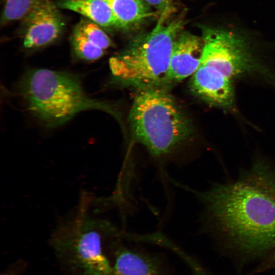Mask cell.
Here are the masks:
<instances>
[{
	"label": "cell",
	"instance_id": "obj_15",
	"mask_svg": "<svg viewBox=\"0 0 275 275\" xmlns=\"http://www.w3.org/2000/svg\"><path fill=\"white\" fill-rule=\"evenodd\" d=\"M77 25L87 38L96 46L105 50L112 45V41L99 25L88 19H82Z\"/></svg>",
	"mask_w": 275,
	"mask_h": 275
},
{
	"label": "cell",
	"instance_id": "obj_11",
	"mask_svg": "<svg viewBox=\"0 0 275 275\" xmlns=\"http://www.w3.org/2000/svg\"><path fill=\"white\" fill-rule=\"evenodd\" d=\"M57 5L77 12L99 26L117 28L115 16L106 0H60Z\"/></svg>",
	"mask_w": 275,
	"mask_h": 275
},
{
	"label": "cell",
	"instance_id": "obj_8",
	"mask_svg": "<svg viewBox=\"0 0 275 275\" xmlns=\"http://www.w3.org/2000/svg\"><path fill=\"white\" fill-rule=\"evenodd\" d=\"M204 42L202 37L180 30L174 40L170 60L169 84L191 76L199 68Z\"/></svg>",
	"mask_w": 275,
	"mask_h": 275
},
{
	"label": "cell",
	"instance_id": "obj_4",
	"mask_svg": "<svg viewBox=\"0 0 275 275\" xmlns=\"http://www.w3.org/2000/svg\"><path fill=\"white\" fill-rule=\"evenodd\" d=\"M20 90L29 111L49 127L62 125L84 111L112 113L106 103L86 94L78 77L66 72L31 69L22 78Z\"/></svg>",
	"mask_w": 275,
	"mask_h": 275
},
{
	"label": "cell",
	"instance_id": "obj_16",
	"mask_svg": "<svg viewBox=\"0 0 275 275\" xmlns=\"http://www.w3.org/2000/svg\"><path fill=\"white\" fill-rule=\"evenodd\" d=\"M150 6L158 11L164 12L168 11L171 0H144Z\"/></svg>",
	"mask_w": 275,
	"mask_h": 275
},
{
	"label": "cell",
	"instance_id": "obj_3",
	"mask_svg": "<svg viewBox=\"0 0 275 275\" xmlns=\"http://www.w3.org/2000/svg\"><path fill=\"white\" fill-rule=\"evenodd\" d=\"M128 119L133 139L155 157L171 153L192 132L188 119L166 87L138 89Z\"/></svg>",
	"mask_w": 275,
	"mask_h": 275
},
{
	"label": "cell",
	"instance_id": "obj_1",
	"mask_svg": "<svg viewBox=\"0 0 275 275\" xmlns=\"http://www.w3.org/2000/svg\"><path fill=\"white\" fill-rule=\"evenodd\" d=\"M207 222L236 248L249 253L275 243V168L256 160L236 180L198 194Z\"/></svg>",
	"mask_w": 275,
	"mask_h": 275
},
{
	"label": "cell",
	"instance_id": "obj_7",
	"mask_svg": "<svg viewBox=\"0 0 275 275\" xmlns=\"http://www.w3.org/2000/svg\"><path fill=\"white\" fill-rule=\"evenodd\" d=\"M58 8L50 0H46L22 19L23 46L25 48L43 47L59 37L65 21Z\"/></svg>",
	"mask_w": 275,
	"mask_h": 275
},
{
	"label": "cell",
	"instance_id": "obj_2",
	"mask_svg": "<svg viewBox=\"0 0 275 275\" xmlns=\"http://www.w3.org/2000/svg\"><path fill=\"white\" fill-rule=\"evenodd\" d=\"M91 198L82 196L75 211L53 233L50 244L72 275H113L103 251V239L115 232L107 221L90 211Z\"/></svg>",
	"mask_w": 275,
	"mask_h": 275
},
{
	"label": "cell",
	"instance_id": "obj_5",
	"mask_svg": "<svg viewBox=\"0 0 275 275\" xmlns=\"http://www.w3.org/2000/svg\"><path fill=\"white\" fill-rule=\"evenodd\" d=\"M150 32L135 36L122 51L110 58L109 66L116 82L138 89L166 87L173 44L184 21L166 22L165 12Z\"/></svg>",
	"mask_w": 275,
	"mask_h": 275
},
{
	"label": "cell",
	"instance_id": "obj_6",
	"mask_svg": "<svg viewBox=\"0 0 275 275\" xmlns=\"http://www.w3.org/2000/svg\"><path fill=\"white\" fill-rule=\"evenodd\" d=\"M199 27L204 42L200 65L210 67L231 80L241 73L249 57L243 38L227 29Z\"/></svg>",
	"mask_w": 275,
	"mask_h": 275
},
{
	"label": "cell",
	"instance_id": "obj_18",
	"mask_svg": "<svg viewBox=\"0 0 275 275\" xmlns=\"http://www.w3.org/2000/svg\"><path fill=\"white\" fill-rule=\"evenodd\" d=\"M1 275H12V274L8 272H5L4 273H2Z\"/></svg>",
	"mask_w": 275,
	"mask_h": 275
},
{
	"label": "cell",
	"instance_id": "obj_13",
	"mask_svg": "<svg viewBox=\"0 0 275 275\" xmlns=\"http://www.w3.org/2000/svg\"><path fill=\"white\" fill-rule=\"evenodd\" d=\"M71 42L74 54L80 60L93 61L104 54V50L93 44L77 25L73 31Z\"/></svg>",
	"mask_w": 275,
	"mask_h": 275
},
{
	"label": "cell",
	"instance_id": "obj_17",
	"mask_svg": "<svg viewBox=\"0 0 275 275\" xmlns=\"http://www.w3.org/2000/svg\"><path fill=\"white\" fill-rule=\"evenodd\" d=\"M270 250L271 251L270 256L271 261H272V262H273V264L275 265V243Z\"/></svg>",
	"mask_w": 275,
	"mask_h": 275
},
{
	"label": "cell",
	"instance_id": "obj_9",
	"mask_svg": "<svg viewBox=\"0 0 275 275\" xmlns=\"http://www.w3.org/2000/svg\"><path fill=\"white\" fill-rule=\"evenodd\" d=\"M232 82L231 79L217 70L200 65L191 76L189 86L196 95L208 103L229 107L234 99Z\"/></svg>",
	"mask_w": 275,
	"mask_h": 275
},
{
	"label": "cell",
	"instance_id": "obj_12",
	"mask_svg": "<svg viewBox=\"0 0 275 275\" xmlns=\"http://www.w3.org/2000/svg\"><path fill=\"white\" fill-rule=\"evenodd\" d=\"M115 16L117 28L129 29L154 15L144 0H106Z\"/></svg>",
	"mask_w": 275,
	"mask_h": 275
},
{
	"label": "cell",
	"instance_id": "obj_10",
	"mask_svg": "<svg viewBox=\"0 0 275 275\" xmlns=\"http://www.w3.org/2000/svg\"><path fill=\"white\" fill-rule=\"evenodd\" d=\"M113 275H167L155 258L126 248L116 252Z\"/></svg>",
	"mask_w": 275,
	"mask_h": 275
},
{
	"label": "cell",
	"instance_id": "obj_14",
	"mask_svg": "<svg viewBox=\"0 0 275 275\" xmlns=\"http://www.w3.org/2000/svg\"><path fill=\"white\" fill-rule=\"evenodd\" d=\"M46 0H5L1 23L23 19L31 11Z\"/></svg>",
	"mask_w": 275,
	"mask_h": 275
}]
</instances>
